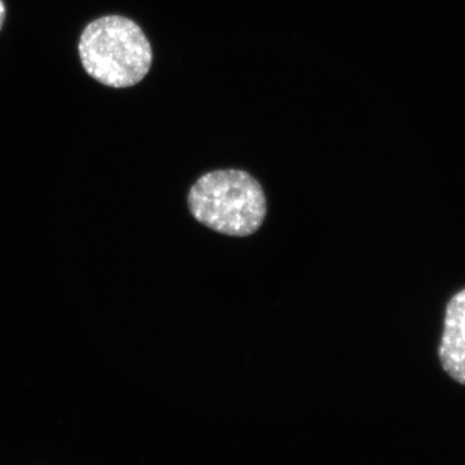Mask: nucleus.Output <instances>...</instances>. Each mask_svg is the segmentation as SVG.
I'll return each instance as SVG.
<instances>
[{
  "mask_svg": "<svg viewBox=\"0 0 465 465\" xmlns=\"http://www.w3.org/2000/svg\"><path fill=\"white\" fill-rule=\"evenodd\" d=\"M439 354L443 370L465 385V289L450 300L446 308Z\"/></svg>",
  "mask_w": 465,
  "mask_h": 465,
  "instance_id": "obj_3",
  "label": "nucleus"
},
{
  "mask_svg": "<svg viewBox=\"0 0 465 465\" xmlns=\"http://www.w3.org/2000/svg\"><path fill=\"white\" fill-rule=\"evenodd\" d=\"M78 54L91 78L118 90L139 84L154 63L142 26L119 15L91 21L79 38Z\"/></svg>",
  "mask_w": 465,
  "mask_h": 465,
  "instance_id": "obj_1",
  "label": "nucleus"
},
{
  "mask_svg": "<svg viewBox=\"0 0 465 465\" xmlns=\"http://www.w3.org/2000/svg\"><path fill=\"white\" fill-rule=\"evenodd\" d=\"M5 17H7V8H5V0H0V32L5 25Z\"/></svg>",
  "mask_w": 465,
  "mask_h": 465,
  "instance_id": "obj_4",
  "label": "nucleus"
},
{
  "mask_svg": "<svg viewBox=\"0 0 465 465\" xmlns=\"http://www.w3.org/2000/svg\"><path fill=\"white\" fill-rule=\"evenodd\" d=\"M188 204L197 222L232 237L258 232L266 216L262 185L237 168L204 173L189 191Z\"/></svg>",
  "mask_w": 465,
  "mask_h": 465,
  "instance_id": "obj_2",
  "label": "nucleus"
}]
</instances>
